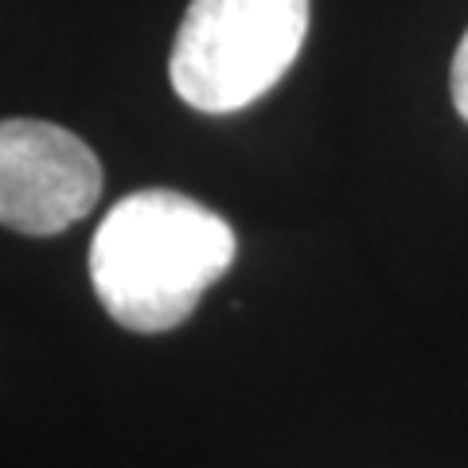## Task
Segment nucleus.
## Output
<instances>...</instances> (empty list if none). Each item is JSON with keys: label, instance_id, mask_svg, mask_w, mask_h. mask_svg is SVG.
Returning <instances> with one entry per match:
<instances>
[{"label": "nucleus", "instance_id": "20e7f679", "mask_svg": "<svg viewBox=\"0 0 468 468\" xmlns=\"http://www.w3.org/2000/svg\"><path fill=\"white\" fill-rule=\"evenodd\" d=\"M452 106L468 122V32L457 43V55H452Z\"/></svg>", "mask_w": 468, "mask_h": 468}, {"label": "nucleus", "instance_id": "f03ea898", "mask_svg": "<svg viewBox=\"0 0 468 468\" xmlns=\"http://www.w3.org/2000/svg\"><path fill=\"white\" fill-rule=\"evenodd\" d=\"M309 36V0H192L168 79L199 113H234L282 82Z\"/></svg>", "mask_w": 468, "mask_h": 468}, {"label": "nucleus", "instance_id": "f257e3e1", "mask_svg": "<svg viewBox=\"0 0 468 468\" xmlns=\"http://www.w3.org/2000/svg\"><path fill=\"white\" fill-rule=\"evenodd\" d=\"M239 239L223 215L192 196L149 187L113 203L90 242V282L117 324L172 332L234 266Z\"/></svg>", "mask_w": 468, "mask_h": 468}, {"label": "nucleus", "instance_id": "7ed1b4c3", "mask_svg": "<svg viewBox=\"0 0 468 468\" xmlns=\"http://www.w3.org/2000/svg\"><path fill=\"white\" fill-rule=\"evenodd\" d=\"M101 165L90 144L36 117L0 122V227L58 234L94 211Z\"/></svg>", "mask_w": 468, "mask_h": 468}]
</instances>
